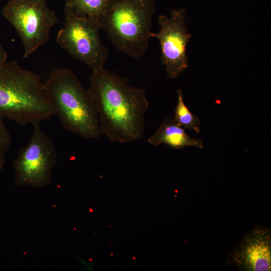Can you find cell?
<instances>
[{"label": "cell", "mask_w": 271, "mask_h": 271, "mask_svg": "<svg viewBox=\"0 0 271 271\" xmlns=\"http://www.w3.org/2000/svg\"><path fill=\"white\" fill-rule=\"evenodd\" d=\"M88 90L102 134L120 143L143 137L149 106L143 88L129 85L103 67L92 71Z\"/></svg>", "instance_id": "6da1fadb"}, {"label": "cell", "mask_w": 271, "mask_h": 271, "mask_svg": "<svg viewBox=\"0 0 271 271\" xmlns=\"http://www.w3.org/2000/svg\"><path fill=\"white\" fill-rule=\"evenodd\" d=\"M52 115L40 75L16 61L0 63V116L25 126Z\"/></svg>", "instance_id": "7a4b0ae2"}, {"label": "cell", "mask_w": 271, "mask_h": 271, "mask_svg": "<svg viewBox=\"0 0 271 271\" xmlns=\"http://www.w3.org/2000/svg\"><path fill=\"white\" fill-rule=\"evenodd\" d=\"M44 85L53 115L66 130L87 139L102 134L91 95L74 73L55 69Z\"/></svg>", "instance_id": "3957f363"}, {"label": "cell", "mask_w": 271, "mask_h": 271, "mask_svg": "<svg viewBox=\"0 0 271 271\" xmlns=\"http://www.w3.org/2000/svg\"><path fill=\"white\" fill-rule=\"evenodd\" d=\"M155 12V0H110L98 21L118 50L140 59L149 48Z\"/></svg>", "instance_id": "277c9868"}, {"label": "cell", "mask_w": 271, "mask_h": 271, "mask_svg": "<svg viewBox=\"0 0 271 271\" xmlns=\"http://www.w3.org/2000/svg\"><path fill=\"white\" fill-rule=\"evenodd\" d=\"M63 27L58 32V44L71 56L92 70L104 67L108 55L103 45L98 20L64 10Z\"/></svg>", "instance_id": "5b68a950"}, {"label": "cell", "mask_w": 271, "mask_h": 271, "mask_svg": "<svg viewBox=\"0 0 271 271\" xmlns=\"http://www.w3.org/2000/svg\"><path fill=\"white\" fill-rule=\"evenodd\" d=\"M2 14L20 37L25 58L49 41L51 29L60 23L46 0H10Z\"/></svg>", "instance_id": "8992f818"}, {"label": "cell", "mask_w": 271, "mask_h": 271, "mask_svg": "<svg viewBox=\"0 0 271 271\" xmlns=\"http://www.w3.org/2000/svg\"><path fill=\"white\" fill-rule=\"evenodd\" d=\"M32 125L30 138L13 162L15 185L44 187L51 181L57 163V152L53 142L41 128L40 123Z\"/></svg>", "instance_id": "52a82bcc"}, {"label": "cell", "mask_w": 271, "mask_h": 271, "mask_svg": "<svg viewBox=\"0 0 271 271\" xmlns=\"http://www.w3.org/2000/svg\"><path fill=\"white\" fill-rule=\"evenodd\" d=\"M186 16V11L183 8L171 10L169 17L160 16V30L151 34V37L159 40L161 61L169 78H176L188 67L186 47L191 34L185 24Z\"/></svg>", "instance_id": "ba28073f"}, {"label": "cell", "mask_w": 271, "mask_h": 271, "mask_svg": "<svg viewBox=\"0 0 271 271\" xmlns=\"http://www.w3.org/2000/svg\"><path fill=\"white\" fill-rule=\"evenodd\" d=\"M230 261L243 270H270V230L257 228L247 234L233 251Z\"/></svg>", "instance_id": "9c48e42d"}, {"label": "cell", "mask_w": 271, "mask_h": 271, "mask_svg": "<svg viewBox=\"0 0 271 271\" xmlns=\"http://www.w3.org/2000/svg\"><path fill=\"white\" fill-rule=\"evenodd\" d=\"M148 143L154 146L162 144L176 150L185 149L187 147H194L202 149V140L192 138L185 129L177 124L170 116L160 125L156 131L148 140Z\"/></svg>", "instance_id": "30bf717a"}, {"label": "cell", "mask_w": 271, "mask_h": 271, "mask_svg": "<svg viewBox=\"0 0 271 271\" xmlns=\"http://www.w3.org/2000/svg\"><path fill=\"white\" fill-rule=\"evenodd\" d=\"M110 0H65L64 10L99 20Z\"/></svg>", "instance_id": "8fae6325"}, {"label": "cell", "mask_w": 271, "mask_h": 271, "mask_svg": "<svg viewBox=\"0 0 271 271\" xmlns=\"http://www.w3.org/2000/svg\"><path fill=\"white\" fill-rule=\"evenodd\" d=\"M173 119L177 124L185 129L193 130L197 133L200 131V121L191 112L185 104L180 89L177 90V103Z\"/></svg>", "instance_id": "7c38bea8"}, {"label": "cell", "mask_w": 271, "mask_h": 271, "mask_svg": "<svg viewBox=\"0 0 271 271\" xmlns=\"http://www.w3.org/2000/svg\"><path fill=\"white\" fill-rule=\"evenodd\" d=\"M12 138L7 128L5 119L0 116V171L4 167L7 153L12 144Z\"/></svg>", "instance_id": "4fadbf2b"}, {"label": "cell", "mask_w": 271, "mask_h": 271, "mask_svg": "<svg viewBox=\"0 0 271 271\" xmlns=\"http://www.w3.org/2000/svg\"><path fill=\"white\" fill-rule=\"evenodd\" d=\"M8 54L6 50L0 44V63H3L7 61Z\"/></svg>", "instance_id": "5bb4252c"}]
</instances>
